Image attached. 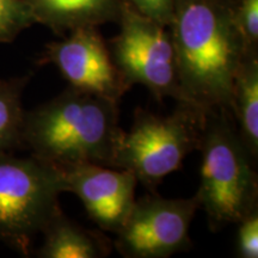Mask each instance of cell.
Wrapping results in <instances>:
<instances>
[{
  "label": "cell",
  "instance_id": "1",
  "mask_svg": "<svg viewBox=\"0 0 258 258\" xmlns=\"http://www.w3.org/2000/svg\"><path fill=\"white\" fill-rule=\"evenodd\" d=\"M169 29L185 102L232 116L235 72L251 54L234 23L231 0H173Z\"/></svg>",
  "mask_w": 258,
  "mask_h": 258
},
{
  "label": "cell",
  "instance_id": "2",
  "mask_svg": "<svg viewBox=\"0 0 258 258\" xmlns=\"http://www.w3.org/2000/svg\"><path fill=\"white\" fill-rule=\"evenodd\" d=\"M122 131L118 102L69 86L25 110L22 148L55 166L91 163L111 167Z\"/></svg>",
  "mask_w": 258,
  "mask_h": 258
},
{
  "label": "cell",
  "instance_id": "3",
  "mask_svg": "<svg viewBox=\"0 0 258 258\" xmlns=\"http://www.w3.org/2000/svg\"><path fill=\"white\" fill-rule=\"evenodd\" d=\"M199 150L201 182L195 195L211 231L219 232L258 209L256 160L238 134L233 117L224 111L207 112Z\"/></svg>",
  "mask_w": 258,
  "mask_h": 258
},
{
  "label": "cell",
  "instance_id": "4",
  "mask_svg": "<svg viewBox=\"0 0 258 258\" xmlns=\"http://www.w3.org/2000/svg\"><path fill=\"white\" fill-rule=\"evenodd\" d=\"M207 112L188 102L161 116L137 108L129 132L122 131L111 167L131 171L148 191L180 169L183 160L201 145Z\"/></svg>",
  "mask_w": 258,
  "mask_h": 258
},
{
  "label": "cell",
  "instance_id": "5",
  "mask_svg": "<svg viewBox=\"0 0 258 258\" xmlns=\"http://www.w3.org/2000/svg\"><path fill=\"white\" fill-rule=\"evenodd\" d=\"M63 182L59 167L30 154L0 153V243L23 256L59 212Z\"/></svg>",
  "mask_w": 258,
  "mask_h": 258
},
{
  "label": "cell",
  "instance_id": "6",
  "mask_svg": "<svg viewBox=\"0 0 258 258\" xmlns=\"http://www.w3.org/2000/svg\"><path fill=\"white\" fill-rule=\"evenodd\" d=\"M117 23L120 31L108 41V46L128 85H144L158 102L166 97L185 102L169 27L140 14L127 0H123Z\"/></svg>",
  "mask_w": 258,
  "mask_h": 258
},
{
  "label": "cell",
  "instance_id": "7",
  "mask_svg": "<svg viewBox=\"0 0 258 258\" xmlns=\"http://www.w3.org/2000/svg\"><path fill=\"white\" fill-rule=\"evenodd\" d=\"M200 201L165 199L156 191L135 200L122 227L116 232L114 245L125 258H167L192 247L190 225Z\"/></svg>",
  "mask_w": 258,
  "mask_h": 258
},
{
  "label": "cell",
  "instance_id": "8",
  "mask_svg": "<svg viewBox=\"0 0 258 258\" xmlns=\"http://www.w3.org/2000/svg\"><path fill=\"white\" fill-rule=\"evenodd\" d=\"M53 64L69 86L120 103L131 86L117 70L98 27L72 30L62 40L49 42L37 60Z\"/></svg>",
  "mask_w": 258,
  "mask_h": 258
},
{
  "label": "cell",
  "instance_id": "9",
  "mask_svg": "<svg viewBox=\"0 0 258 258\" xmlns=\"http://www.w3.org/2000/svg\"><path fill=\"white\" fill-rule=\"evenodd\" d=\"M63 191L79 198L89 218L102 231L116 233L135 202L138 179L131 171L91 163L57 166Z\"/></svg>",
  "mask_w": 258,
  "mask_h": 258
},
{
  "label": "cell",
  "instance_id": "10",
  "mask_svg": "<svg viewBox=\"0 0 258 258\" xmlns=\"http://www.w3.org/2000/svg\"><path fill=\"white\" fill-rule=\"evenodd\" d=\"M36 24L64 36L84 27L117 23L123 0H24Z\"/></svg>",
  "mask_w": 258,
  "mask_h": 258
},
{
  "label": "cell",
  "instance_id": "11",
  "mask_svg": "<svg viewBox=\"0 0 258 258\" xmlns=\"http://www.w3.org/2000/svg\"><path fill=\"white\" fill-rule=\"evenodd\" d=\"M43 243L36 251L41 258H103L111 252V241L101 231L88 230L56 212L44 226Z\"/></svg>",
  "mask_w": 258,
  "mask_h": 258
},
{
  "label": "cell",
  "instance_id": "12",
  "mask_svg": "<svg viewBox=\"0 0 258 258\" xmlns=\"http://www.w3.org/2000/svg\"><path fill=\"white\" fill-rule=\"evenodd\" d=\"M231 112L238 134L254 160L258 158V56H245L235 72Z\"/></svg>",
  "mask_w": 258,
  "mask_h": 258
},
{
  "label": "cell",
  "instance_id": "13",
  "mask_svg": "<svg viewBox=\"0 0 258 258\" xmlns=\"http://www.w3.org/2000/svg\"><path fill=\"white\" fill-rule=\"evenodd\" d=\"M31 74L0 79V153L22 148L25 110L22 102Z\"/></svg>",
  "mask_w": 258,
  "mask_h": 258
},
{
  "label": "cell",
  "instance_id": "14",
  "mask_svg": "<svg viewBox=\"0 0 258 258\" xmlns=\"http://www.w3.org/2000/svg\"><path fill=\"white\" fill-rule=\"evenodd\" d=\"M34 24L36 21L24 0H0V43L14 42Z\"/></svg>",
  "mask_w": 258,
  "mask_h": 258
},
{
  "label": "cell",
  "instance_id": "15",
  "mask_svg": "<svg viewBox=\"0 0 258 258\" xmlns=\"http://www.w3.org/2000/svg\"><path fill=\"white\" fill-rule=\"evenodd\" d=\"M232 14L251 55H258V0H231Z\"/></svg>",
  "mask_w": 258,
  "mask_h": 258
},
{
  "label": "cell",
  "instance_id": "16",
  "mask_svg": "<svg viewBox=\"0 0 258 258\" xmlns=\"http://www.w3.org/2000/svg\"><path fill=\"white\" fill-rule=\"evenodd\" d=\"M235 251L240 258L258 257V209L237 224Z\"/></svg>",
  "mask_w": 258,
  "mask_h": 258
},
{
  "label": "cell",
  "instance_id": "17",
  "mask_svg": "<svg viewBox=\"0 0 258 258\" xmlns=\"http://www.w3.org/2000/svg\"><path fill=\"white\" fill-rule=\"evenodd\" d=\"M140 14L170 27L173 19V0H127Z\"/></svg>",
  "mask_w": 258,
  "mask_h": 258
}]
</instances>
